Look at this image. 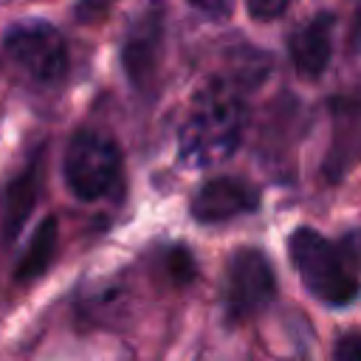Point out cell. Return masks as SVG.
<instances>
[{
    "mask_svg": "<svg viewBox=\"0 0 361 361\" xmlns=\"http://www.w3.org/2000/svg\"><path fill=\"white\" fill-rule=\"evenodd\" d=\"M259 203H262V195L254 183L234 175H217L203 180L195 189L189 200V214L203 226H214V223L251 214L259 209Z\"/></svg>",
    "mask_w": 361,
    "mask_h": 361,
    "instance_id": "obj_7",
    "label": "cell"
},
{
    "mask_svg": "<svg viewBox=\"0 0 361 361\" xmlns=\"http://www.w3.org/2000/svg\"><path fill=\"white\" fill-rule=\"evenodd\" d=\"M361 48V8L355 11V20L350 25V39H347V51H358Z\"/></svg>",
    "mask_w": 361,
    "mask_h": 361,
    "instance_id": "obj_16",
    "label": "cell"
},
{
    "mask_svg": "<svg viewBox=\"0 0 361 361\" xmlns=\"http://www.w3.org/2000/svg\"><path fill=\"white\" fill-rule=\"evenodd\" d=\"M113 3H116V0H79V6H76V17H79L82 23H87V20H99Z\"/></svg>",
    "mask_w": 361,
    "mask_h": 361,
    "instance_id": "obj_15",
    "label": "cell"
},
{
    "mask_svg": "<svg viewBox=\"0 0 361 361\" xmlns=\"http://www.w3.org/2000/svg\"><path fill=\"white\" fill-rule=\"evenodd\" d=\"M6 56L34 82H59L68 71V45L56 25L45 20H20L3 37Z\"/></svg>",
    "mask_w": 361,
    "mask_h": 361,
    "instance_id": "obj_4",
    "label": "cell"
},
{
    "mask_svg": "<svg viewBox=\"0 0 361 361\" xmlns=\"http://www.w3.org/2000/svg\"><path fill=\"white\" fill-rule=\"evenodd\" d=\"M161 39H164V8L161 3H149L138 20L127 28V37L121 42V68L127 79L144 90L155 82L158 56H161Z\"/></svg>",
    "mask_w": 361,
    "mask_h": 361,
    "instance_id": "obj_8",
    "label": "cell"
},
{
    "mask_svg": "<svg viewBox=\"0 0 361 361\" xmlns=\"http://www.w3.org/2000/svg\"><path fill=\"white\" fill-rule=\"evenodd\" d=\"M127 361H130V358H127Z\"/></svg>",
    "mask_w": 361,
    "mask_h": 361,
    "instance_id": "obj_18",
    "label": "cell"
},
{
    "mask_svg": "<svg viewBox=\"0 0 361 361\" xmlns=\"http://www.w3.org/2000/svg\"><path fill=\"white\" fill-rule=\"evenodd\" d=\"M330 141L322 172L330 183H341L361 164V87L327 99Z\"/></svg>",
    "mask_w": 361,
    "mask_h": 361,
    "instance_id": "obj_6",
    "label": "cell"
},
{
    "mask_svg": "<svg viewBox=\"0 0 361 361\" xmlns=\"http://www.w3.org/2000/svg\"><path fill=\"white\" fill-rule=\"evenodd\" d=\"M333 361H361V333H341L333 344Z\"/></svg>",
    "mask_w": 361,
    "mask_h": 361,
    "instance_id": "obj_14",
    "label": "cell"
},
{
    "mask_svg": "<svg viewBox=\"0 0 361 361\" xmlns=\"http://www.w3.org/2000/svg\"><path fill=\"white\" fill-rule=\"evenodd\" d=\"M192 3H195V6H200V8H209V11H212V8L217 11V8H223V6H226V0H192Z\"/></svg>",
    "mask_w": 361,
    "mask_h": 361,
    "instance_id": "obj_17",
    "label": "cell"
},
{
    "mask_svg": "<svg viewBox=\"0 0 361 361\" xmlns=\"http://www.w3.org/2000/svg\"><path fill=\"white\" fill-rule=\"evenodd\" d=\"M276 299V274L259 248H237L226 268V316L231 324L254 319Z\"/></svg>",
    "mask_w": 361,
    "mask_h": 361,
    "instance_id": "obj_5",
    "label": "cell"
},
{
    "mask_svg": "<svg viewBox=\"0 0 361 361\" xmlns=\"http://www.w3.org/2000/svg\"><path fill=\"white\" fill-rule=\"evenodd\" d=\"M56 243H59V226H56V217H45L34 237L28 240V245L23 248V257L14 268V279L17 282H34L37 276H42L54 257H56Z\"/></svg>",
    "mask_w": 361,
    "mask_h": 361,
    "instance_id": "obj_11",
    "label": "cell"
},
{
    "mask_svg": "<svg viewBox=\"0 0 361 361\" xmlns=\"http://www.w3.org/2000/svg\"><path fill=\"white\" fill-rule=\"evenodd\" d=\"M333 28H336V14L319 11L290 34L288 54L302 79H319L327 71L333 56Z\"/></svg>",
    "mask_w": 361,
    "mask_h": 361,
    "instance_id": "obj_10",
    "label": "cell"
},
{
    "mask_svg": "<svg viewBox=\"0 0 361 361\" xmlns=\"http://www.w3.org/2000/svg\"><path fill=\"white\" fill-rule=\"evenodd\" d=\"M288 257L302 288L324 307H350L361 293V231L338 240L310 226L288 234Z\"/></svg>",
    "mask_w": 361,
    "mask_h": 361,
    "instance_id": "obj_1",
    "label": "cell"
},
{
    "mask_svg": "<svg viewBox=\"0 0 361 361\" xmlns=\"http://www.w3.org/2000/svg\"><path fill=\"white\" fill-rule=\"evenodd\" d=\"M166 265H169L175 282H189L195 276V259H192V254L186 248H172Z\"/></svg>",
    "mask_w": 361,
    "mask_h": 361,
    "instance_id": "obj_13",
    "label": "cell"
},
{
    "mask_svg": "<svg viewBox=\"0 0 361 361\" xmlns=\"http://www.w3.org/2000/svg\"><path fill=\"white\" fill-rule=\"evenodd\" d=\"M65 183L79 200H102L121 183V152L99 130H79L65 149Z\"/></svg>",
    "mask_w": 361,
    "mask_h": 361,
    "instance_id": "obj_3",
    "label": "cell"
},
{
    "mask_svg": "<svg viewBox=\"0 0 361 361\" xmlns=\"http://www.w3.org/2000/svg\"><path fill=\"white\" fill-rule=\"evenodd\" d=\"M290 0H245V11L251 14V20L257 23H271L279 20L288 11Z\"/></svg>",
    "mask_w": 361,
    "mask_h": 361,
    "instance_id": "obj_12",
    "label": "cell"
},
{
    "mask_svg": "<svg viewBox=\"0 0 361 361\" xmlns=\"http://www.w3.org/2000/svg\"><path fill=\"white\" fill-rule=\"evenodd\" d=\"M42 186V161L34 152L14 175L0 183V245H11L28 223Z\"/></svg>",
    "mask_w": 361,
    "mask_h": 361,
    "instance_id": "obj_9",
    "label": "cell"
},
{
    "mask_svg": "<svg viewBox=\"0 0 361 361\" xmlns=\"http://www.w3.org/2000/svg\"><path fill=\"white\" fill-rule=\"evenodd\" d=\"M245 102L243 79H212L192 102L180 133L178 158L192 169L217 166L234 155L243 138Z\"/></svg>",
    "mask_w": 361,
    "mask_h": 361,
    "instance_id": "obj_2",
    "label": "cell"
}]
</instances>
